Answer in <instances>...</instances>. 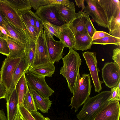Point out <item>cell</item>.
Listing matches in <instances>:
<instances>
[{
  "label": "cell",
  "mask_w": 120,
  "mask_h": 120,
  "mask_svg": "<svg viewBox=\"0 0 120 120\" xmlns=\"http://www.w3.org/2000/svg\"><path fill=\"white\" fill-rule=\"evenodd\" d=\"M30 5L36 11L39 8L50 5L48 0H29Z\"/></svg>",
  "instance_id": "cell-36"
},
{
  "label": "cell",
  "mask_w": 120,
  "mask_h": 120,
  "mask_svg": "<svg viewBox=\"0 0 120 120\" xmlns=\"http://www.w3.org/2000/svg\"><path fill=\"white\" fill-rule=\"evenodd\" d=\"M23 106L30 112L34 111H37L32 92L30 89L25 97Z\"/></svg>",
  "instance_id": "cell-28"
},
{
  "label": "cell",
  "mask_w": 120,
  "mask_h": 120,
  "mask_svg": "<svg viewBox=\"0 0 120 120\" xmlns=\"http://www.w3.org/2000/svg\"><path fill=\"white\" fill-rule=\"evenodd\" d=\"M2 33L0 30V36L2 34Z\"/></svg>",
  "instance_id": "cell-51"
},
{
  "label": "cell",
  "mask_w": 120,
  "mask_h": 120,
  "mask_svg": "<svg viewBox=\"0 0 120 120\" xmlns=\"http://www.w3.org/2000/svg\"><path fill=\"white\" fill-rule=\"evenodd\" d=\"M5 17L0 9V26L4 28V19Z\"/></svg>",
  "instance_id": "cell-46"
},
{
  "label": "cell",
  "mask_w": 120,
  "mask_h": 120,
  "mask_svg": "<svg viewBox=\"0 0 120 120\" xmlns=\"http://www.w3.org/2000/svg\"><path fill=\"white\" fill-rule=\"evenodd\" d=\"M29 68L28 61L25 55L22 58L13 74L12 83L14 89L15 88V86L19 79L25 73Z\"/></svg>",
  "instance_id": "cell-25"
},
{
  "label": "cell",
  "mask_w": 120,
  "mask_h": 120,
  "mask_svg": "<svg viewBox=\"0 0 120 120\" xmlns=\"http://www.w3.org/2000/svg\"><path fill=\"white\" fill-rule=\"evenodd\" d=\"M56 8L58 19L65 23L69 24L75 18L76 13L74 3L70 1L65 5L57 4Z\"/></svg>",
  "instance_id": "cell-14"
},
{
  "label": "cell",
  "mask_w": 120,
  "mask_h": 120,
  "mask_svg": "<svg viewBox=\"0 0 120 120\" xmlns=\"http://www.w3.org/2000/svg\"><path fill=\"white\" fill-rule=\"evenodd\" d=\"M35 48V42L29 41L26 45L25 55L28 61L29 68L31 66L33 61Z\"/></svg>",
  "instance_id": "cell-31"
},
{
  "label": "cell",
  "mask_w": 120,
  "mask_h": 120,
  "mask_svg": "<svg viewBox=\"0 0 120 120\" xmlns=\"http://www.w3.org/2000/svg\"><path fill=\"white\" fill-rule=\"evenodd\" d=\"M112 59L114 62L117 64L120 68V49L118 48L114 49L113 50Z\"/></svg>",
  "instance_id": "cell-40"
},
{
  "label": "cell",
  "mask_w": 120,
  "mask_h": 120,
  "mask_svg": "<svg viewBox=\"0 0 120 120\" xmlns=\"http://www.w3.org/2000/svg\"><path fill=\"white\" fill-rule=\"evenodd\" d=\"M104 10L109 22L112 17L120 16V2L119 0H96Z\"/></svg>",
  "instance_id": "cell-15"
},
{
  "label": "cell",
  "mask_w": 120,
  "mask_h": 120,
  "mask_svg": "<svg viewBox=\"0 0 120 120\" xmlns=\"http://www.w3.org/2000/svg\"><path fill=\"white\" fill-rule=\"evenodd\" d=\"M33 14L34 17L35 26L39 34L41 31L44 28L43 21L38 17L35 13L33 12Z\"/></svg>",
  "instance_id": "cell-39"
},
{
  "label": "cell",
  "mask_w": 120,
  "mask_h": 120,
  "mask_svg": "<svg viewBox=\"0 0 120 120\" xmlns=\"http://www.w3.org/2000/svg\"><path fill=\"white\" fill-rule=\"evenodd\" d=\"M60 37L59 38L65 47L73 49L75 44V36L68 26L64 24L60 28Z\"/></svg>",
  "instance_id": "cell-20"
},
{
  "label": "cell",
  "mask_w": 120,
  "mask_h": 120,
  "mask_svg": "<svg viewBox=\"0 0 120 120\" xmlns=\"http://www.w3.org/2000/svg\"><path fill=\"white\" fill-rule=\"evenodd\" d=\"M5 99L8 120H14L19 112L18 98L15 88L10 95Z\"/></svg>",
  "instance_id": "cell-19"
},
{
  "label": "cell",
  "mask_w": 120,
  "mask_h": 120,
  "mask_svg": "<svg viewBox=\"0 0 120 120\" xmlns=\"http://www.w3.org/2000/svg\"><path fill=\"white\" fill-rule=\"evenodd\" d=\"M6 40L9 50V56L7 57L13 59L21 57L25 55L26 47L16 40L3 35H1Z\"/></svg>",
  "instance_id": "cell-17"
},
{
  "label": "cell",
  "mask_w": 120,
  "mask_h": 120,
  "mask_svg": "<svg viewBox=\"0 0 120 120\" xmlns=\"http://www.w3.org/2000/svg\"><path fill=\"white\" fill-rule=\"evenodd\" d=\"M45 32L47 46L49 56L51 62H59L63 58V49L65 46L60 41L55 40L53 36L44 27Z\"/></svg>",
  "instance_id": "cell-9"
},
{
  "label": "cell",
  "mask_w": 120,
  "mask_h": 120,
  "mask_svg": "<svg viewBox=\"0 0 120 120\" xmlns=\"http://www.w3.org/2000/svg\"><path fill=\"white\" fill-rule=\"evenodd\" d=\"M76 5L79 8L81 7L82 8V11L85 8L84 5V0H75Z\"/></svg>",
  "instance_id": "cell-45"
},
{
  "label": "cell",
  "mask_w": 120,
  "mask_h": 120,
  "mask_svg": "<svg viewBox=\"0 0 120 120\" xmlns=\"http://www.w3.org/2000/svg\"><path fill=\"white\" fill-rule=\"evenodd\" d=\"M35 42L34 58L33 63L30 67L46 65L51 63L48 50L45 33L44 29L40 32Z\"/></svg>",
  "instance_id": "cell-5"
},
{
  "label": "cell",
  "mask_w": 120,
  "mask_h": 120,
  "mask_svg": "<svg viewBox=\"0 0 120 120\" xmlns=\"http://www.w3.org/2000/svg\"><path fill=\"white\" fill-rule=\"evenodd\" d=\"M35 120H44L45 117L37 111H34L30 112Z\"/></svg>",
  "instance_id": "cell-44"
},
{
  "label": "cell",
  "mask_w": 120,
  "mask_h": 120,
  "mask_svg": "<svg viewBox=\"0 0 120 120\" xmlns=\"http://www.w3.org/2000/svg\"><path fill=\"white\" fill-rule=\"evenodd\" d=\"M87 5L84 12L90 15L98 25L105 28L108 27L109 22L103 8L96 0H85Z\"/></svg>",
  "instance_id": "cell-7"
},
{
  "label": "cell",
  "mask_w": 120,
  "mask_h": 120,
  "mask_svg": "<svg viewBox=\"0 0 120 120\" xmlns=\"http://www.w3.org/2000/svg\"><path fill=\"white\" fill-rule=\"evenodd\" d=\"M92 44H99L102 45L113 44L117 46L120 45V38L115 37L111 35L103 38L93 40Z\"/></svg>",
  "instance_id": "cell-29"
},
{
  "label": "cell",
  "mask_w": 120,
  "mask_h": 120,
  "mask_svg": "<svg viewBox=\"0 0 120 120\" xmlns=\"http://www.w3.org/2000/svg\"><path fill=\"white\" fill-rule=\"evenodd\" d=\"M111 35L109 34L104 31H96L93 35L92 38L93 41Z\"/></svg>",
  "instance_id": "cell-41"
},
{
  "label": "cell",
  "mask_w": 120,
  "mask_h": 120,
  "mask_svg": "<svg viewBox=\"0 0 120 120\" xmlns=\"http://www.w3.org/2000/svg\"><path fill=\"white\" fill-rule=\"evenodd\" d=\"M20 116L19 118V120H24L22 117L21 116L20 114Z\"/></svg>",
  "instance_id": "cell-49"
},
{
  "label": "cell",
  "mask_w": 120,
  "mask_h": 120,
  "mask_svg": "<svg viewBox=\"0 0 120 120\" xmlns=\"http://www.w3.org/2000/svg\"><path fill=\"white\" fill-rule=\"evenodd\" d=\"M25 75L28 88L35 90L44 97L49 98L54 93L47 84L45 77L35 75L28 70Z\"/></svg>",
  "instance_id": "cell-6"
},
{
  "label": "cell",
  "mask_w": 120,
  "mask_h": 120,
  "mask_svg": "<svg viewBox=\"0 0 120 120\" xmlns=\"http://www.w3.org/2000/svg\"><path fill=\"white\" fill-rule=\"evenodd\" d=\"M19 112L24 120H35L30 112L24 108L23 106L19 107Z\"/></svg>",
  "instance_id": "cell-37"
},
{
  "label": "cell",
  "mask_w": 120,
  "mask_h": 120,
  "mask_svg": "<svg viewBox=\"0 0 120 120\" xmlns=\"http://www.w3.org/2000/svg\"><path fill=\"white\" fill-rule=\"evenodd\" d=\"M0 120H8L3 109H0Z\"/></svg>",
  "instance_id": "cell-47"
},
{
  "label": "cell",
  "mask_w": 120,
  "mask_h": 120,
  "mask_svg": "<svg viewBox=\"0 0 120 120\" xmlns=\"http://www.w3.org/2000/svg\"><path fill=\"white\" fill-rule=\"evenodd\" d=\"M54 63L51 62L49 64L40 65L29 68L28 70L35 75L44 77H51L54 73L55 67Z\"/></svg>",
  "instance_id": "cell-23"
},
{
  "label": "cell",
  "mask_w": 120,
  "mask_h": 120,
  "mask_svg": "<svg viewBox=\"0 0 120 120\" xmlns=\"http://www.w3.org/2000/svg\"><path fill=\"white\" fill-rule=\"evenodd\" d=\"M92 86L89 74H82L73 95L71 98V103L69 105L71 106V109L73 108L75 109V112L90 97Z\"/></svg>",
  "instance_id": "cell-3"
},
{
  "label": "cell",
  "mask_w": 120,
  "mask_h": 120,
  "mask_svg": "<svg viewBox=\"0 0 120 120\" xmlns=\"http://www.w3.org/2000/svg\"><path fill=\"white\" fill-rule=\"evenodd\" d=\"M43 21V20H42ZM44 27H45L53 36L60 38V26L52 24L47 21H43Z\"/></svg>",
  "instance_id": "cell-33"
},
{
  "label": "cell",
  "mask_w": 120,
  "mask_h": 120,
  "mask_svg": "<svg viewBox=\"0 0 120 120\" xmlns=\"http://www.w3.org/2000/svg\"><path fill=\"white\" fill-rule=\"evenodd\" d=\"M87 20L86 26V30L88 34L92 38L97 30L94 27L88 14H87Z\"/></svg>",
  "instance_id": "cell-38"
},
{
  "label": "cell",
  "mask_w": 120,
  "mask_h": 120,
  "mask_svg": "<svg viewBox=\"0 0 120 120\" xmlns=\"http://www.w3.org/2000/svg\"><path fill=\"white\" fill-rule=\"evenodd\" d=\"M16 11L31 8L29 0H3Z\"/></svg>",
  "instance_id": "cell-27"
},
{
  "label": "cell",
  "mask_w": 120,
  "mask_h": 120,
  "mask_svg": "<svg viewBox=\"0 0 120 120\" xmlns=\"http://www.w3.org/2000/svg\"><path fill=\"white\" fill-rule=\"evenodd\" d=\"M25 74H23L19 79L15 87L18 96L19 107L23 106L24 98L29 89Z\"/></svg>",
  "instance_id": "cell-24"
},
{
  "label": "cell",
  "mask_w": 120,
  "mask_h": 120,
  "mask_svg": "<svg viewBox=\"0 0 120 120\" xmlns=\"http://www.w3.org/2000/svg\"><path fill=\"white\" fill-rule=\"evenodd\" d=\"M44 120H50L48 117H45Z\"/></svg>",
  "instance_id": "cell-50"
},
{
  "label": "cell",
  "mask_w": 120,
  "mask_h": 120,
  "mask_svg": "<svg viewBox=\"0 0 120 120\" xmlns=\"http://www.w3.org/2000/svg\"><path fill=\"white\" fill-rule=\"evenodd\" d=\"M24 56L13 59L7 57L3 61L0 73L1 81L7 90L5 98L8 97L14 89L12 83L13 74L22 58Z\"/></svg>",
  "instance_id": "cell-4"
},
{
  "label": "cell",
  "mask_w": 120,
  "mask_h": 120,
  "mask_svg": "<svg viewBox=\"0 0 120 120\" xmlns=\"http://www.w3.org/2000/svg\"><path fill=\"white\" fill-rule=\"evenodd\" d=\"M17 11L22 21L29 24L36 29L35 25L33 12L29 9Z\"/></svg>",
  "instance_id": "cell-30"
},
{
  "label": "cell",
  "mask_w": 120,
  "mask_h": 120,
  "mask_svg": "<svg viewBox=\"0 0 120 120\" xmlns=\"http://www.w3.org/2000/svg\"><path fill=\"white\" fill-rule=\"evenodd\" d=\"M102 72L104 82L108 87L111 88L116 87L120 82V68L116 63H105Z\"/></svg>",
  "instance_id": "cell-8"
},
{
  "label": "cell",
  "mask_w": 120,
  "mask_h": 120,
  "mask_svg": "<svg viewBox=\"0 0 120 120\" xmlns=\"http://www.w3.org/2000/svg\"><path fill=\"white\" fill-rule=\"evenodd\" d=\"M111 91H103L92 97H89L77 115L79 120H93L104 107L110 101L107 100Z\"/></svg>",
  "instance_id": "cell-2"
},
{
  "label": "cell",
  "mask_w": 120,
  "mask_h": 120,
  "mask_svg": "<svg viewBox=\"0 0 120 120\" xmlns=\"http://www.w3.org/2000/svg\"><path fill=\"white\" fill-rule=\"evenodd\" d=\"M4 29L8 36L15 39L26 47L29 41L27 37L6 17L4 19Z\"/></svg>",
  "instance_id": "cell-18"
},
{
  "label": "cell",
  "mask_w": 120,
  "mask_h": 120,
  "mask_svg": "<svg viewBox=\"0 0 120 120\" xmlns=\"http://www.w3.org/2000/svg\"><path fill=\"white\" fill-rule=\"evenodd\" d=\"M63 65L60 73L66 79L68 87L73 94L75 91L81 77L79 72L82 61L79 54L72 49H69L67 55L62 58Z\"/></svg>",
  "instance_id": "cell-1"
},
{
  "label": "cell",
  "mask_w": 120,
  "mask_h": 120,
  "mask_svg": "<svg viewBox=\"0 0 120 120\" xmlns=\"http://www.w3.org/2000/svg\"><path fill=\"white\" fill-rule=\"evenodd\" d=\"M87 14L84 11H79L76 13L75 18L72 21L68 24L75 36L79 33H87L86 28Z\"/></svg>",
  "instance_id": "cell-16"
},
{
  "label": "cell",
  "mask_w": 120,
  "mask_h": 120,
  "mask_svg": "<svg viewBox=\"0 0 120 120\" xmlns=\"http://www.w3.org/2000/svg\"><path fill=\"white\" fill-rule=\"evenodd\" d=\"M20 115L19 111L18 113L16 115L14 120H19Z\"/></svg>",
  "instance_id": "cell-48"
},
{
  "label": "cell",
  "mask_w": 120,
  "mask_h": 120,
  "mask_svg": "<svg viewBox=\"0 0 120 120\" xmlns=\"http://www.w3.org/2000/svg\"><path fill=\"white\" fill-rule=\"evenodd\" d=\"M92 38L87 33H79L75 35V50L83 51L90 49L92 45Z\"/></svg>",
  "instance_id": "cell-21"
},
{
  "label": "cell",
  "mask_w": 120,
  "mask_h": 120,
  "mask_svg": "<svg viewBox=\"0 0 120 120\" xmlns=\"http://www.w3.org/2000/svg\"></svg>",
  "instance_id": "cell-53"
},
{
  "label": "cell",
  "mask_w": 120,
  "mask_h": 120,
  "mask_svg": "<svg viewBox=\"0 0 120 120\" xmlns=\"http://www.w3.org/2000/svg\"><path fill=\"white\" fill-rule=\"evenodd\" d=\"M120 82L116 87L111 89V94L107 101L116 100L120 101Z\"/></svg>",
  "instance_id": "cell-34"
},
{
  "label": "cell",
  "mask_w": 120,
  "mask_h": 120,
  "mask_svg": "<svg viewBox=\"0 0 120 120\" xmlns=\"http://www.w3.org/2000/svg\"><path fill=\"white\" fill-rule=\"evenodd\" d=\"M29 88L32 92L37 110H40L43 113H48L52 104V101L49 98H44L35 90Z\"/></svg>",
  "instance_id": "cell-22"
},
{
  "label": "cell",
  "mask_w": 120,
  "mask_h": 120,
  "mask_svg": "<svg viewBox=\"0 0 120 120\" xmlns=\"http://www.w3.org/2000/svg\"><path fill=\"white\" fill-rule=\"evenodd\" d=\"M22 21L28 34L29 41L35 42L39 35L37 30L29 24Z\"/></svg>",
  "instance_id": "cell-32"
},
{
  "label": "cell",
  "mask_w": 120,
  "mask_h": 120,
  "mask_svg": "<svg viewBox=\"0 0 120 120\" xmlns=\"http://www.w3.org/2000/svg\"><path fill=\"white\" fill-rule=\"evenodd\" d=\"M86 64L89 68L94 87L95 91L99 93L102 90V82L99 78L98 72L100 70L97 66V61L95 54L88 51L82 53Z\"/></svg>",
  "instance_id": "cell-10"
},
{
  "label": "cell",
  "mask_w": 120,
  "mask_h": 120,
  "mask_svg": "<svg viewBox=\"0 0 120 120\" xmlns=\"http://www.w3.org/2000/svg\"><path fill=\"white\" fill-rule=\"evenodd\" d=\"M0 53L7 57L9 56V50L6 40L0 36Z\"/></svg>",
  "instance_id": "cell-35"
},
{
  "label": "cell",
  "mask_w": 120,
  "mask_h": 120,
  "mask_svg": "<svg viewBox=\"0 0 120 120\" xmlns=\"http://www.w3.org/2000/svg\"><path fill=\"white\" fill-rule=\"evenodd\" d=\"M56 5L50 4L41 7L35 13L42 20L46 21L52 24L61 26L65 23L58 19Z\"/></svg>",
  "instance_id": "cell-13"
},
{
  "label": "cell",
  "mask_w": 120,
  "mask_h": 120,
  "mask_svg": "<svg viewBox=\"0 0 120 120\" xmlns=\"http://www.w3.org/2000/svg\"><path fill=\"white\" fill-rule=\"evenodd\" d=\"M108 28L110 34L120 38V16L112 17L109 22Z\"/></svg>",
  "instance_id": "cell-26"
},
{
  "label": "cell",
  "mask_w": 120,
  "mask_h": 120,
  "mask_svg": "<svg viewBox=\"0 0 120 120\" xmlns=\"http://www.w3.org/2000/svg\"><path fill=\"white\" fill-rule=\"evenodd\" d=\"M120 105L119 101H110L93 120H119Z\"/></svg>",
  "instance_id": "cell-11"
},
{
  "label": "cell",
  "mask_w": 120,
  "mask_h": 120,
  "mask_svg": "<svg viewBox=\"0 0 120 120\" xmlns=\"http://www.w3.org/2000/svg\"><path fill=\"white\" fill-rule=\"evenodd\" d=\"M7 93V90L5 86L1 81V74H0V99L5 98Z\"/></svg>",
  "instance_id": "cell-42"
},
{
  "label": "cell",
  "mask_w": 120,
  "mask_h": 120,
  "mask_svg": "<svg viewBox=\"0 0 120 120\" xmlns=\"http://www.w3.org/2000/svg\"><path fill=\"white\" fill-rule=\"evenodd\" d=\"M0 9L5 17L22 32L29 41L26 30L17 11L3 0H0Z\"/></svg>",
  "instance_id": "cell-12"
},
{
  "label": "cell",
  "mask_w": 120,
  "mask_h": 120,
  "mask_svg": "<svg viewBox=\"0 0 120 120\" xmlns=\"http://www.w3.org/2000/svg\"><path fill=\"white\" fill-rule=\"evenodd\" d=\"M50 4L65 5L68 4L70 1L68 0H48Z\"/></svg>",
  "instance_id": "cell-43"
},
{
  "label": "cell",
  "mask_w": 120,
  "mask_h": 120,
  "mask_svg": "<svg viewBox=\"0 0 120 120\" xmlns=\"http://www.w3.org/2000/svg\"></svg>",
  "instance_id": "cell-52"
}]
</instances>
